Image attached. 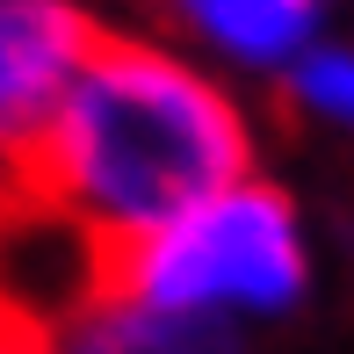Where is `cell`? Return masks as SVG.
<instances>
[{"instance_id":"obj_1","label":"cell","mask_w":354,"mask_h":354,"mask_svg":"<svg viewBox=\"0 0 354 354\" xmlns=\"http://www.w3.org/2000/svg\"><path fill=\"white\" fill-rule=\"evenodd\" d=\"M253 167L261 131L232 80L152 29H102L66 102L15 159V181L116 261L131 239Z\"/></svg>"},{"instance_id":"obj_2","label":"cell","mask_w":354,"mask_h":354,"mask_svg":"<svg viewBox=\"0 0 354 354\" xmlns=\"http://www.w3.org/2000/svg\"><path fill=\"white\" fill-rule=\"evenodd\" d=\"M109 282L174 318H203L253 340L268 326H289L318 297V232L304 203L253 167L159 232L131 239L109 261Z\"/></svg>"},{"instance_id":"obj_3","label":"cell","mask_w":354,"mask_h":354,"mask_svg":"<svg viewBox=\"0 0 354 354\" xmlns=\"http://www.w3.org/2000/svg\"><path fill=\"white\" fill-rule=\"evenodd\" d=\"M102 29L87 0H0V159L29 152Z\"/></svg>"},{"instance_id":"obj_4","label":"cell","mask_w":354,"mask_h":354,"mask_svg":"<svg viewBox=\"0 0 354 354\" xmlns=\"http://www.w3.org/2000/svg\"><path fill=\"white\" fill-rule=\"evenodd\" d=\"M159 37L181 44L196 66H210L217 80L246 87L289 66L297 51H311L333 29V0H159Z\"/></svg>"},{"instance_id":"obj_5","label":"cell","mask_w":354,"mask_h":354,"mask_svg":"<svg viewBox=\"0 0 354 354\" xmlns=\"http://www.w3.org/2000/svg\"><path fill=\"white\" fill-rule=\"evenodd\" d=\"M37 354H246V340L203 326V318H174L159 304H138L131 289L102 282L87 304H73L58 326L37 333Z\"/></svg>"},{"instance_id":"obj_6","label":"cell","mask_w":354,"mask_h":354,"mask_svg":"<svg viewBox=\"0 0 354 354\" xmlns=\"http://www.w3.org/2000/svg\"><path fill=\"white\" fill-rule=\"evenodd\" d=\"M275 87H282V102L297 109V123H311V131H347L354 123V51H347V37L326 29L311 51H297L275 73Z\"/></svg>"},{"instance_id":"obj_7","label":"cell","mask_w":354,"mask_h":354,"mask_svg":"<svg viewBox=\"0 0 354 354\" xmlns=\"http://www.w3.org/2000/svg\"><path fill=\"white\" fill-rule=\"evenodd\" d=\"M0 354H37V333H22V326L0 318Z\"/></svg>"},{"instance_id":"obj_8","label":"cell","mask_w":354,"mask_h":354,"mask_svg":"<svg viewBox=\"0 0 354 354\" xmlns=\"http://www.w3.org/2000/svg\"><path fill=\"white\" fill-rule=\"evenodd\" d=\"M15 188H22V181H15V159H0V210L15 203Z\"/></svg>"}]
</instances>
